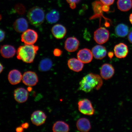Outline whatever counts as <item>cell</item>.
<instances>
[{"mask_svg": "<svg viewBox=\"0 0 132 132\" xmlns=\"http://www.w3.org/2000/svg\"><path fill=\"white\" fill-rule=\"evenodd\" d=\"M129 20L130 22L132 24V13L129 16Z\"/></svg>", "mask_w": 132, "mask_h": 132, "instance_id": "f35d334b", "label": "cell"}, {"mask_svg": "<svg viewBox=\"0 0 132 132\" xmlns=\"http://www.w3.org/2000/svg\"><path fill=\"white\" fill-rule=\"evenodd\" d=\"M22 76L21 72L17 70H11L8 75V80L10 83L14 85L19 84L22 79Z\"/></svg>", "mask_w": 132, "mask_h": 132, "instance_id": "2e32d148", "label": "cell"}, {"mask_svg": "<svg viewBox=\"0 0 132 132\" xmlns=\"http://www.w3.org/2000/svg\"><path fill=\"white\" fill-rule=\"evenodd\" d=\"M52 32L53 35L56 38L61 39L65 37L67 34V29L62 24H57L52 28Z\"/></svg>", "mask_w": 132, "mask_h": 132, "instance_id": "9a60e30c", "label": "cell"}, {"mask_svg": "<svg viewBox=\"0 0 132 132\" xmlns=\"http://www.w3.org/2000/svg\"><path fill=\"white\" fill-rule=\"evenodd\" d=\"M39 48L38 46L32 44L21 46L18 49L17 58L26 63H31L34 62Z\"/></svg>", "mask_w": 132, "mask_h": 132, "instance_id": "7a4b0ae2", "label": "cell"}, {"mask_svg": "<svg viewBox=\"0 0 132 132\" xmlns=\"http://www.w3.org/2000/svg\"><path fill=\"white\" fill-rule=\"evenodd\" d=\"M5 34L4 31L0 29V42H2L4 40Z\"/></svg>", "mask_w": 132, "mask_h": 132, "instance_id": "f546056e", "label": "cell"}, {"mask_svg": "<svg viewBox=\"0 0 132 132\" xmlns=\"http://www.w3.org/2000/svg\"><path fill=\"white\" fill-rule=\"evenodd\" d=\"M21 126H22L24 129H27L29 126V124L28 123H24L21 125Z\"/></svg>", "mask_w": 132, "mask_h": 132, "instance_id": "e575fe53", "label": "cell"}, {"mask_svg": "<svg viewBox=\"0 0 132 132\" xmlns=\"http://www.w3.org/2000/svg\"><path fill=\"white\" fill-rule=\"evenodd\" d=\"M79 42L75 37H70L67 39L65 44V48L68 52H73L78 49Z\"/></svg>", "mask_w": 132, "mask_h": 132, "instance_id": "5bb4252c", "label": "cell"}, {"mask_svg": "<svg viewBox=\"0 0 132 132\" xmlns=\"http://www.w3.org/2000/svg\"><path fill=\"white\" fill-rule=\"evenodd\" d=\"M109 35V32L106 28L100 27L95 31L94 38L97 44H102L108 40Z\"/></svg>", "mask_w": 132, "mask_h": 132, "instance_id": "5b68a950", "label": "cell"}, {"mask_svg": "<svg viewBox=\"0 0 132 132\" xmlns=\"http://www.w3.org/2000/svg\"><path fill=\"white\" fill-rule=\"evenodd\" d=\"M52 130L54 132H67L69 131L70 127L65 122L58 121L54 123Z\"/></svg>", "mask_w": 132, "mask_h": 132, "instance_id": "7402d4cb", "label": "cell"}, {"mask_svg": "<svg viewBox=\"0 0 132 132\" xmlns=\"http://www.w3.org/2000/svg\"><path fill=\"white\" fill-rule=\"evenodd\" d=\"M115 70L111 64L105 63L102 65L100 69V75L105 80L112 78L114 74Z\"/></svg>", "mask_w": 132, "mask_h": 132, "instance_id": "8fae6325", "label": "cell"}, {"mask_svg": "<svg viewBox=\"0 0 132 132\" xmlns=\"http://www.w3.org/2000/svg\"><path fill=\"white\" fill-rule=\"evenodd\" d=\"M60 18V14L58 11L55 10H53L48 13L46 19L47 22L50 24H53L57 22Z\"/></svg>", "mask_w": 132, "mask_h": 132, "instance_id": "484cf974", "label": "cell"}, {"mask_svg": "<svg viewBox=\"0 0 132 132\" xmlns=\"http://www.w3.org/2000/svg\"><path fill=\"white\" fill-rule=\"evenodd\" d=\"M52 65L53 63L51 59L46 58L42 59L39 63V70L41 72L47 71L52 68Z\"/></svg>", "mask_w": 132, "mask_h": 132, "instance_id": "cb8c5ba5", "label": "cell"}, {"mask_svg": "<svg viewBox=\"0 0 132 132\" xmlns=\"http://www.w3.org/2000/svg\"><path fill=\"white\" fill-rule=\"evenodd\" d=\"M13 26L16 32L21 33L27 30L28 27V24L26 19L20 18L16 20L14 22Z\"/></svg>", "mask_w": 132, "mask_h": 132, "instance_id": "e0dca14e", "label": "cell"}, {"mask_svg": "<svg viewBox=\"0 0 132 132\" xmlns=\"http://www.w3.org/2000/svg\"><path fill=\"white\" fill-rule=\"evenodd\" d=\"M16 131L17 132H22L24 131V128L22 126L16 128Z\"/></svg>", "mask_w": 132, "mask_h": 132, "instance_id": "836d02e7", "label": "cell"}, {"mask_svg": "<svg viewBox=\"0 0 132 132\" xmlns=\"http://www.w3.org/2000/svg\"><path fill=\"white\" fill-rule=\"evenodd\" d=\"M2 18V16L0 14V21L1 20Z\"/></svg>", "mask_w": 132, "mask_h": 132, "instance_id": "ab89813d", "label": "cell"}, {"mask_svg": "<svg viewBox=\"0 0 132 132\" xmlns=\"http://www.w3.org/2000/svg\"><path fill=\"white\" fill-rule=\"evenodd\" d=\"M76 125L77 129L82 132H88L91 128L89 120L85 118H81L77 120Z\"/></svg>", "mask_w": 132, "mask_h": 132, "instance_id": "44dd1931", "label": "cell"}, {"mask_svg": "<svg viewBox=\"0 0 132 132\" xmlns=\"http://www.w3.org/2000/svg\"><path fill=\"white\" fill-rule=\"evenodd\" d=\"M92 52L94 57L97 59H103L106 56L107 51L104 46L97 45L94 47L92 49Z\"/></svg>", "mask_w": 132, "mask_h": 132, "instance_id": "ac0fdd59", "label": "cell"}, {"mask_svg": "<svg viewBox=\"0 0 132 132\" xmlns=\"http://www.w3.org/2000/svg\"><path fill=\"white\" fill-rule=\"evenodd\" d=\"M27 17L30 23L32 25L39 26L43 22L45 14L42 8L35 6L29 10L28 13Z\"/></svg>", "mask_w": 132, "mask_h": 132, "instance_id": "3957f363", "label": "cell"}, {"mask_svg": "<svg viewBox=\"0 0 132 132\" xmlns=\"http://www.w3.org/2000/svg\"><path fill=\"white\" fill-rule=\"evenodd\" d=\"M108 54L109 57L110 59H111L113 56V53L112 52H109Z\"/></svg>", "mask_w": 132, "mask_h": 132, "instance_id": "8d00e7d4", "label": "cell"}, {"mask_svg": "<svg viewBox=\"0 0 132 132\" xmlns=\"http://www.w3.org/2000/svg\"><path fill=\"white\" fill-rule=\"evenodd\" d=\"M100 1L104 4L110 6L113 4L115 0H100Z\"/></svg>", "mask_w": 132, "mask_h": 132, "instance_id": "83f0119b", "label": "cell"}, {"mask_svg": "<svg viewBox=\"0 0 132 132\" xmlns=\"http://www.w3.org/2000/svg\"><path fill=\"white\" fill-rule=\"evenodd\" d=\"M129 28L126 25L121 24H118L115 29V33L118 37H126L128 34Z\"/></svg>", "mask_w": 132, "mask_h": 132, "instance_id": "d4e9b609", "label": "cell"}, {"mask_svg": "<svg viewBox=\"0 0 132 132\" xmlns=\"http://www.w3.org/2000/svg\"><path fill=\"white\" fill-rule=\"evenodd\" d=\"M3 69H4V67L2 64H1V62H0V74H1L2 72Z\"/></svg>", "mask_w": 132, "mask_h": 132, "instance_id": "74e56055", "label": "cell"}, {"mask_svg": "<svg viewBox=\"0 0 132 132\" xmlns=\"http://www.w3.org/2000/svg\"><path fill=\"white\" fill-rule=\"evenodd\" d=\"M81 0H66L67 2L70 4L71 3H75L76 4H78L80 2Z\"/></svg>", "mask_w": 132, "mask_h": 132, "instance_id": "1f68e13d", "label": "cell"}, {"mask_svg": "<svg viewBox=\"0 0 132 132\" xmlns=\"http://www.w3.org/2000/svg\"><path fill=\"white\" fill-rule=\"evenodd\" d=\"M76 4L75 3H71L70 4V7L72 9H75L76 6Z\"/></svg>", "mask_w": 132, "mask_h": 132, "instance_id": "d590c367", "label": "cell"}, {"mask_svg": "<svg viewBox=\"0 0 132 132\" xmlns=\"http://www.w3.org/2000/svg\"><path fill=\"white\" fill-rule=\"evenodd\" d=\"M15 100L19 103H24L28 100L29 93L28 91L22 87H19L16 89L14 92Z\"/></svg>", "mask_w": 132, "mask_h": 132, "instance_id": "30bf717a", "label": "cell"}, {"mask_svg": "<svg viewBox=\"0 0 132 132\" xmlns=\"http://www.w3.org/2000/svg\"><path fill=\"white\" fill-rule=\"evenodd\" d=\"M62 51L60 49L56 48L54 49L53 52L54 55L56 57H59L62 55Z\"/></svg>", "mask_w": 132, "mask_h": 132, "instance_id": "f1b7e54d", "label": "cell"}, {"mask_svg": "<svg viewBox=\"0 0 132 132\" xmlns=\"http://www.w3.org/2000/svg\"><path fill=\"white\" fill-rule=\"evenodd\" d=\"M110 8L109 6L107 5L103 4L102 7V10L103 12H108L109 11Z\"/></svg>", "mask_w": 132, "mask_h": 132, "instance_id": "4dcf8cb0", "label": "cell"}, {"mask_svg": "<svg viewBox=\"0 0 132 132\" xmlns=\"http://www.w3.org/2000/svg\"><path fill=\"white\" fill-rule=\"evenodd\" d=\"M79 111L85 115L92 116L95 113V110L91 102L87 99H84L79 101L78 103Z\"/></svg>", "mask_w": 132, "mask_h": 132, "instance_id": "277c9868", "label": "cell"}, {"mask_svg": "<svg viewBox=\"0 0 132 132\" xmlns=\"http://www.w3.org/2000/svg\"><path fill=\"white\" fill-rule=\"evenodd\" d=\"M93 55L90 50L84 48L80 50L77 54V58L83 63H88L92 61Z\"/></svg>", "mask_w": 132, "mask_h": 132, "instance_id": "7c38bea8", "label": "cell"}, {"mask_svg": "<svg viewBox=\"0 0 132 132\" xmlns=\"http://www.w3.org/2000/svg\"><path fill=\"white\" fill-rule=\"evenodd\" d=\"M84 63L79 59L72 58L68 62V65L69 68L74 72H78L82 71L84 67Z\"/></svg>", "mask_w": 132, "mask_h": 132, "instance_id": "d6986e66", "label": "cell"}, {"mask_svg": "<svg viewBox=\"0 0 132 132\" xmlns=\"http://www.w3.org/2000/svg\"><path fill=\"white\" fill-rule=\"evenodd\" d=\"M22 80L24 85L29 86H35L39 81L37 74L31 71L24 72L22 75Z\"/></svg>", "mask_w": 132, "mask_h": 132, "instance_id": "52a82bcc", "label": "cell"}, {"mask_svg": "<svg viewBox=\"0 0 132 132\" xmlns=\"http://www.w3.org/2000/svg\"><path fill=\"white\" fill-rule=\"evenodd\" d=\"M103 4L101 2L98 1H94L92 3V7L94 14L90 18V20H91L98 18H100L101 19V17H103L106 21L108 20L110 21L109 19L105 18L103 15V11L102 10V7Z\"/></svg>", "mask_w": 132, "mask_h": 132, "instance_id": "9c48e42d", "label": "cell"}, {"mask_svg": "<svg viewBox=\"0 0 132 132\" xmlns=\"http://www.w3.org/2000/svg\"><path fill=\"white\" fill-rule=\"evenodd\" d=\"M117 4L118 9L123 12L129 11L132 7V0H118Z\"/></svg>", "mask_w": 132, "mask_h": 132, "instance_id": "603a6c76", "label": "cell"}, {"mask_svg": "<svg viewBox=\"0 0 132 132\" xmlns=\"http://www.w3.org/2000/svg\"><path fill=\"white\" fill-rule=\"evenodd\" d=\"M47 116L44 112L41 110H37L33 112L31 115L32 123L37 126H39L45 123Z\"/></svg>", "mask_w": 132, "mask_h": 132, "instance_id": "ba28073f", "label": "cell"}, {"mask_svg": "<svg viewBox=\"0 0 132 132\" xmlns=\"http://www.w3.org/2000/svg\"><path fill=\"white\" fill-rule=\"evenodd\" d=\"M103 81L100 76L90 73L84 77L79 83V90L88 93L94 89L98 90L103 85Z\"/></svg>", "mask_w": 132, "mask_h": 132, "instance_id": "6da1fadb", "label": "cell"}, {"mask_svg": "<svg viewBox=\"0 0 132 132\" xmlns=\"http://www.w3.org/2000/svg\"><path fill=\"white\" fill-rule=\"evenodd\" d=\"M16 50L13 46L9 45H5L2 46L1 52L2 56L5 58L9 59L15 55Z\"/></svg>", "mask_w": 132, "mask_h": 132, "instance_id": "ffe728a7", "label": "cell"}, {"mask_svg": "<svg viewBox=\"0 0 132 132\" xmlns=\"http://www.w3.org/2000/svg\"><path fill=\"white\" fill-rule=\"evenodd\" d=\"M114 51L116 56L119 59L124 58L128 53V46L123 43H120L116 45Z\"/></svg>", "mask_w": 132, "mask_h": 132, "instance_id": "4fadbf2b", "label": "cell"}, {"mask_svg": "<svg viewBox=\"0 0 132 132\" xmlns=\"http://www.w3.org/2000/svg\"><path fill=\"white\" fill-rule=\"evenodd\" d=\"M15 10L18 14H23L26 12V9L23 5L21 4H16L14 7Z\"/></svg>", "mask_w": 132, "mask_h": 132, "instance_id": "4316f807", "label": "cell"}, {"mask_svg": "<svg viewBox=\"0 0 132 132\" xmlns=\"http://www.w3.org/2000/svg\"><path fill=\"white\" fill-rule=\"evenodd\" d=\"M128 39L129 42L132 44V31L129 34L128 36Z\"/></svg>", "mask_w": 132, "mask_h": 132, "instance_id": "d6a6232c", "label": "cell"}, {"mask_svg": "<svg viewBox=\"0 0 132 132\" xmlns=\"http://www.w3.org/2000/svg\"><path fill=\"white\" fill-rule=\"evenodd\" d=\"M38 35L36 31L32 29H28L24 31L21 36V40L24 44L32 45L37 42Z\"/></svg>", "mask_w": 132, "mask_h": 132, "instance_id": "8992f818", "label": "cell"}]
</instances>
